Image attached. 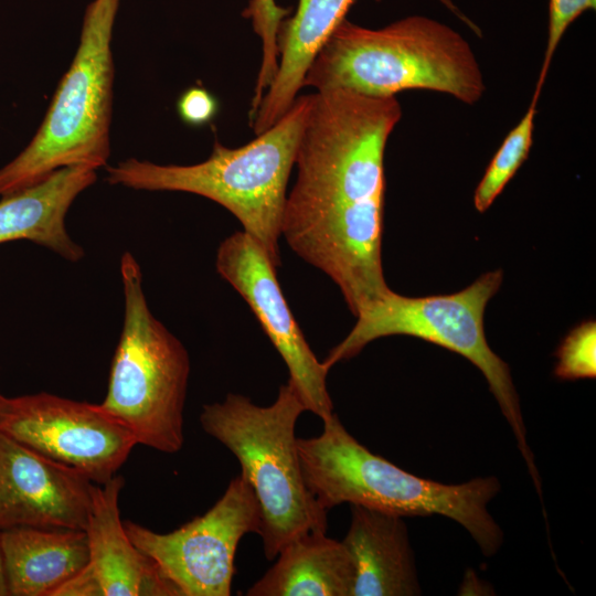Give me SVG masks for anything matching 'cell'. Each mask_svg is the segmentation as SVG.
<instances>
[{
	"label": "cell",
	"mask_w": 596,
	"mask_h": 596,
	"mask_svg": "<svg viewBox=\"0 0 596 596\" xmlns=\"http://www.w3.org/2000/svg\"><path fill=\"white\" fill-rule=\"evenodd\" d=\"M401 116L395 96L316 92L296 150L281 236L330 277L355 317L391 291L382 267L384 151Z\"/></svg>",
	"instance_id": "6da1fadb"
},
{
	"label": "cell",
	"mask_w": 596,
	"mask_h": 596,
	"mask_svg": "<svg viewBox=\"0 0 596 596\" xmlns=\"http://www.w3.org/2000/svg\"><path fill=\"white\" fill-rule=\"evenodd\" d=\"M305 482L326 509L359 504L401 517L449 518L471 535L482 554L493 556L503 532L488 504L500 491L496 477L446 485L412 475L360 444L337 414L320 435L297 438Z\"/></svg>",
	"instance_id": "7a4b0ae2"
},
{
	"label": "cell",
	"mask_w": 596,
	"mask_h": 596,
	"mask_svg": "<svg viewBox=\"0 0 596 596\" xmlns=\"http://www.w3.org/2000/svg\"><path fill=\"white\" fill-rule=\"evenodd\" d=\"M305 86L317 92L347 88L373 97L428 89L468 105L486 91L470 44L453 28L424 15L381 29L343 19L310 65Z\"/></svg>",
	"instance_id": "3957f363"
},
{
	"label": "cell",
	"mask_w": 596,
	"mask_h": 596,
	"mask_svg": "<svg viewBox=\"0 0 596 596\" xmlns=\"http://www.w3.org/2000/svg\"><path fill=\"white\" fill-rule=\"evenodd\" d=\"M310 103L311 94L297 96L273 126L238 148L215 140L203 162L157 164L130 158L107 167L106 179L135 190L189 192L216 202L241 222L278 267L287 184Z\"/></svg>",
	"instance_id": "277c9868"
},
{
	"label": "cell",
	"mask_w": 596,
	"mask_h": 596,
	"mask_svg": "<svg viewBox=\"0 0 596 596\" xmlns=\"http://www.w3.org/2000/svg\"><path fill=\"white\" fill-rule=\"evenodd\" d=\"M305 411L287 381L268 406L228 393L222 402L205 404L199 417L203 430L237 458L241 476L254 490L260 509L257 534L267 560L305 533L327 532L328 510L309 491L298 454L295 427Z\"/></svg>",
	"instance_id": "5b68a950"
},
{
	"label": "cell",
	"mask_w": 596,
	"mask_h": 596,
	"mask_svg": "<svg viewBox=\"0 0 596 596\" xmlns=\"http://www.w3.org/2000/svg\"><path fill=\"white\" fill-rule=\"evenodd\" d=\"M120 0H93L79 45L30 143L0 169V195L35 184L68 166L97 170L110 155L114 64L111 34Z\"/></svg>",
	"instance_id": "8992f818"
},
{
	"label": "cell",
	"mask_w": 596,
	"mask_h": 596,
	"mask_svg": "<svg viewBox=\"0 0 596 596\" xmlns=\"http://www.w3.org/2000/svg\"><path fill=\"white\" fill-rule=\"evenodd\" d=\"M125 313L99 407L123 424L137 444L174 454L184 444L190 358L182 342L151 312L139 263L120 258Z\"/></svg>",
	"instance_id": "52a82bcc"
},
{
	"label": "cell",
	"mask_w": 596,
	"mask_h": 596,
	"mask_svg": "<svg viewBox=\"0 0 596 596\" xmlns=\"http://www.w3.org/2000/svg\"><path fill=\"white\" fill-rule=\"evenodd\" d=\"M502 280L503 273L498 269L482 274L465 289L448 295L406 297L391 290L356 316L354 327L322 362L331 369L336 363L355 356L370 342L390 336L418 338L460 354L486 377L512 429L536 491L541 492L539 470L528 444L509 365L492 351L485 333V310Z\"/></svg>",
	"instance_id": "ba28073f"
},
{
	"label": "cell",
	"mask_w": 596,
	"mask_h": 596,
	"mask_svg": "<svg viewBox=\"0 0 596 596\" xmlns=\"http://www.w3.org/2000/svg\"><path fill=\"white\" fill-rule=\"evenodd\" d=\"M260 509L254 490L234 477L204 514L179 529L158 533L124 521L131 542L178 587L181 596H230L241 539L258 533Z\"/></svg>",
	"instance_id": "9c48e42d"
},
{
	"label": "cell",
	"mask_w": 596,
	"mask_h": 596,
	"mask_svg": "<svg viewBox=\"0 0 596 596\" xmlns=\"http://www.w3.org/2000/svg\"><path fill=\"white\" fill-rule=\"evenodd\" d=\"M0 432L84 475L110 480L138 445L134 435L98 404L54 394H0Z\"/></svg>",
	"instance_id": "30bf717a"
},
{
	"label": "cell",
	"mask_w": 596,
	"mask_h": 596,
	"mask_svg": "<svg viewBox=\"0 0 596 596\" xmlns=\"http://www.w3.org/2000/svg\"><path fill=\"white\" fill-rule=\"evenodd\" d=\"M216 270L247 302L289 372L306 411L323 421L333 413L327 389L329 369L310 349L279 286L276 267L247 233L236 232L219 246Z\"/></svg>",
	"instance_id": "8fae6325"
},
{
	"label": "cell",
	"mask_w": 596,
	"mask_h": 596,
	"mask_svg": "<svg viewBox=\"0 0 596 596\" xmlns=\"http://www.w3.org/2000/svg\"><path fill=\"white\" fill-rule=\"evenodd\" d=\"M93 482L0 432V531L84 530Z\"/></svg>",
	"instance_id": "7c38bea8"
},
{
	"label": "cell",
	"mask_w": 596,
	"mask_h": 596,
	"mask_svg": "<svg viewBox=\"0 0 596 596\" xmlns=\"http://www.w3.org/2000/svg\"><path fill=\"white\" fill-rule=\"evenodd\" d=\"M125 485L115 475L92 487L85 532L92 571L104 596H181L160 567L129 539L120 520L119 496Z\"/></svg>",
	"instance_id": "4fadbf2b"
},
{
	"label": "cell",
	"mask_w": 596,
	"mask_h": 596,
	"mask_svg": "<svg viewBox=\"0 0 596 596\" xmlns=\"http://www.w3.org/2000/svg\"><path fill=\"white\" fill-rule=\"evenodd\" d=\"M342 540L354 565L350 596L421 595L415 557L404 517L350 504Z\"/></svg>",
	"instance_id": "5bb4252c"
},
{
	"label": "cell",
	"mask_w": 596,
	"mask_h": 596,
	"mask_svg": "<svg viewBox=\"0 0 596 596\" xmlns=\"http://www.w3.org/2000/svg\"><path fill=\"white\" fill-rule=\"evenodd\" d=\"M96 170L63 167L42 181L2 195L0 244L26 240L76 263L85 252L66 231L65 219L77 195L95 183Z\"/></svg>",
	"instance_id": "9a60e30c"
},
{
	"label": "cell",
	"mask_w": 596,
	"mask_h": 596,
	"mask_svg": "<svg viewBox=\"0 0 596 596\" xmlns=\"http://www.w3.org/2000/svg\"><path fill=\"white\" fill-rule=\"evenodd\" d=\"M354 1L298 0L294 15L280 22L276 36L277 71L249 117L255 135L273 126L292 105L310 65ZM441 1L446 4L449 0Z\"/></svg>",
	"instance_id": "2e32d148"
},
{
	"label": "cell",
	"mask_w": 596,
	"mask_h": 596,
	"mask_svg": "<svg viewBox=\"0 0 596 596\" xmlns=\"http://www.w3.org/2000/svg\"><path fill=\"white\" fill-rule=\"evenodd\" d=\"M0 541L9 596H53L89 562L85 530L12 528Z\"/></svg>",
	"instance_id": "e0dca14e"
},
{
	"label": "cell",
	"mask_w": 596,
	"mask_h": 596,
	"mask_svg": "<svg viewBox=\"0 0 596 596\" xmlns=\"http://www.w3.org/2000/svg\"><path fill=\"white\" fill-rule=\"evenodd\" d=\"M311 531L290 541L248 596H350L354 565L342 541Z\"/></svg>",
	"instance_id": "ac0fdd59"
},
{
	"label": "cell",
	"mask_w": 596,
	"mask_h": 596,
	"mask_svg": "<svg viewBox=\"0 0 596 596\" xmlns=\"http://www.w3.org/2000/svg\"><path fill=\"white\" fill-rule=\"evenodd\" d=\"M541 89L535 86L525 114L510 130L489 162L475 191L473 204L477 211L482 213L490 207L526 160L533 142L534 118Z\"/></svg>",
	"instance_id": "d6986e66"
},
{
	"label": "cell",
	"mask_w": 596,
	"mask_h": 596,
	"mask_svg": "<svg viewBox=\"0 0 596 596\" xmlns=\"http://www.w3.org/2000/svg\"><path fill=\"white\" fill-rule=\"evenodd\" d=\"M555 376L561 380L595 379L596 322L587 320L573 328L556 350Z\"/></svg>",
	"instance_id": "ffe728a7"
},
{
	"label": "cell",
	"mask_w": 596,
	"mask_h": 596,
	"mask_svg": "<svg viewBox=\"0 0 596 596\" xmlns=\"http://www.w3.org/2000/svg\"><path fill=\"white\" fill-rule=\"evenodd\" d=\"M177 109L180 118L185 124L203 126L215 117L219 104L209 91L193 86L181 94L177 103Z\"/></svg>",
	"instance_id": "44dd1931"
},
{
	"label": "cell",
	"mask_w": 596,
	"mask_h": 596,
	"mask_svg": "<svg viewBox=\"0 0 596 596\" xmlns=\"http://www.w3.org/2000/svg\"><path fill=\"white\" fill-rule=\"evenodd\" d=\"M288 10L278 7L275 0H251L244 15L253 20L255 32L260 36L264 46H273L278 28Z\"/></svg>",
	"instance_id": "7402d4cb"
},
{
	"label": "cell",
	"mask_w": 596,
	"mask_h": 596,
	"mask_svg": "<svg viewBox=\"0 0 596 596\" xmlns=\"http://www.w3.org/2000/svg\"><path fill=\"white\" fill-rule=\"evenodd\" d=\"M53 596H104V594L97 577L87 564L62 584Z\"/></svg>",
	"instance_id": "603a6c76"
},
{
	"label": "cell",
	"mask_w": 596,
	"mask_h": 596,
	"mask_svg": "<svg viewBox=\"0 0 596 596\" xmlns=\"http://www.w3.org/2000/svg\"><path fill=\"white\" fill-rule=\"evenodd\" d=\"M1 534V531H0ZM0 596H9L0 541Z\"/></svg>",
	"instance_id": "cb8c5ba5"
}]
</instances>
